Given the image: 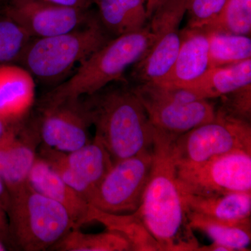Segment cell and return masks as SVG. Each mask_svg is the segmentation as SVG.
I'll return each mask as SVG.
<instances>
[{"instance_id":"5","label":"cell","mask_w":251,"mask_h":251,"mask_svg":"<svg viewBox=\"0 0 251 251\" xmlns=\"http://www.w3.org/2000/svg\"><path fill=\"white\" fill-rule=\"evenodd\" d=\"M9 194L8 229L20 250H50L75 229L67 209L36 191L29 183Z\"/></svg>"},{"instance_id":"16","label":"cell","mask_w":251,"mask_h":251,"mask_svg":"<svg viewBox=\"0 0 251 251\" xmlns=\"http://www.w3.org/2000/svg\"><path fill=\"white\" fill-rule=\"evenodd\" d=\"M28 183L36 191L64 206L72 219L75 229L92 222L91 205L69 186L41 157L37 156Z\"/></svg>"},{"instance_id":"11","label":"cell","mask_w":251,"mask_h":251,"mask_svg":"<svg viewBox=\"0 0 251 251\" xmlns=\"http://www.w3.org/2000/svg\"><path fill=\"white\" fill-rule=\"evenodd\" d=\"M38 156L44 158L87 203L113 165L110 153L95 138L70 152H62L41 145Z\"/></svg>"},{"instance_id":"12","label":"cell","mask_w":251,"mask_h":251,"mask_svg":"<svg viewBox=\"0 0 251 251\" xmlns=\"http://www.w3.org/2000/svg\"><path fill=\"white\" fill-rule=\"evenodd\" d=\"M37 118L41 144L46 148L70 152L92 141L90 114L82 97L57 103L40 104Z\"/></svg>"},{"instance_id":"26","label":"cell","mask_w":251,"mask_h":251,"mask_svg":"<svg viewBox=\"0 0 251 251\" xmlns=\"http://www.w3.org/2000/svg\"><path fill=\"white\" fill-rule=\"evenodd\" d=\"M31 37L0 11V64H16Z\"/></svg>"},{"instance_id":"34","label":"cell","mask_w":251,"mask_h":251,"mask_svg":"<svg viewBox=\"0 0 251 251\" xmlns=\"http://www.w3.org/2000/svg\"><path fill=\"white\" fill-rule=\"evenodd\" d=\"M145 1V2L146 3V4H148V3L150 2V0H144Z\"/></svg>"},{"instance_id":"27","label":"cell","mask_w":251,"mask_h":251,"mask_svg":"<svg viewBox=\"0 0 251 251\" xmlns=\"http://www.w3.org/2000/svg\"><path fill=\"white\" fill-rule=\"evenodd\" d=\"M226 0H186L188 27L202 28L212 22Z\"/></svg>"},{"instance_id":"21","label":"cell","mask_w":251,"mask_h":251,"mask_svg":"<svg viewBox=\"0 0 251 251\" xmlns=\"http://www.w3.org/2000/svg\"><path fill=\"white\" fill-rule=\"evenodd\" d=\"M188 224L193 230L201 231L212 242L224 244L234 251H249L251 241V221H226L186 211Z\"/></svg>"},{"instance_id":"22","label":"cell","mask_w":251,"mask_h":251,"mask_svg":"<svg viewBox=\"0 0 251 251\" xmlns=\"http://www.w3.org/2000/svg\"><path fill=\"white\" fill-rule=\"evenodd\" d=\"M57 251H133L129 241L120 232L107 229L97 234H86L80 229L71 230L50 249Z\"/></svg>"},{"instance_id":"13","label":"cell","mask_w":251,"mask_h":251,"mask_svg":"<svg viewBox=\"0 0 251 251\" xmlns=\"http://www.w3.org/2000/svg\"><path fill=\"white\" fill-rule=\"evenodd\" d=\"M0 11L31 38L58 35L72 31L93 15L90 9L59 6L44 0H0Z\"/></svg>"},{"instance_id":"1","label":"cell","mask_w":251,"mask_h":251,"mask_svg":"<svg viewBox=\"0 0 251 251\" xmlns=\"http://www.w3.org/2000/svg\"><path fill=\"white\" fill-rule=\"evenodd\" d=\"M154 128L153 162L143 201L134 212L160 251H197L199 242L188 224L175 175L172 142Z\"/></svg>"},{"instance_id":"23","label":"cell","mask_w":251,"mask_h":251,"mask_svg":"<svg viewBox=\"0 0 251 251\" xmlns=\"http://www.w3.org/2000/svg\"><path fill=\"white\" fill-rule=\"evenodd\" d=\"M90 218L92 222L97 221L103 224L107 229L123 234L131 244L133 251H159L156 242L148 233L134 213L131 214H108L92 206Z\"/></svg>"},{"instance_id":"17","label":"cell","mask_w":251,"mask_h":251,"mask_svg":"<svg viewBox=\"0 0 251 251\" xmlns=\"http://www.w3.org/2000/svg\"><path fill=\"white\" fill-rule=\"evenodd\" d=\"M181 45L166 80L160 84L177 86L194 80L209 68V36L202 28L181 31Z\"/></svg>"},{"instance_id":"30","label":"cell","mask_w":251,"mask_h":251,"mask_svg":"<svg viewBox=\"0 0 251 251\" xmlns=\"http://www.w3.org/2000/svg\"><path fill=\"white\" fill-rule=\"evenodd\" d=\"M44 1L59 5V6L79 8L82 9H90L92 4H94V0H44Z\"/></svg>"},{"instance_id":"25","label":"cell","mask_w":251,"mask_h":251,"mask_svg":"<svg viewBox=\"0 0 251 251\" xmlns=\"http://www.w3.org/2000/svg\"><path fill=\"white\" fill-rule=\"evenodd\" d=\"M202 29L207 33L250 35L251 0H226L215 19Z\"/></svg>"},{"instance_id":"8","label":"cell","mask_w":251,"mask_h":251,"mask_svg":"<svg viewBox=\"0 0 251 251\" xmlns=\"http://www.w3.org/2000/svg\"><path fill=\"white\" fill-rule=\"evenodd\" d=\"M175 163V162H174ZM181 193L201 196L251 191V152L234 151L191 164H175Z\"/></svg>"},{"instance_id":"4","label":"cell","mask_w":251,"mask_h":251,"mask_svg":"<svg viewBox=\"0 0 251 251\" xmlns=\"http://www.w3.org/2000/svg\"><path fill=\"white\" fill-rule=\"evenodd\" d=\"M98 16L58 35L31 38L16 64L42 82H53L110 40Z\"/></svg>"},{"instance_id":"2","label":"cell","mask_w":251,"mask_h":251,"mask_svg":"<svg viewBox=\"0 0 251 251\" xmlns=\"http://www.w3.org/2000/svg\"><path fill=\"white\" fill-rule=\"evenodd\" d=\"M82 98L95 128L94 138L113 163L152 149L154 128L133 87L106 86Z\"/></svg>"},{"instance_id":"18","label":"cell","mask_w":251,"mask_h":251,"mask_svg":"<svg viewBox=\"0 0 251 251\" xmlns=\"http://www.w3.org/2000/svg\"><path fill=\"white\" fill-rule=\"evenodd\" d=\"M249 84H251V58L231 65L209 68L194 80L174 87L187 89L198 98L209 100L223 97Z\"/></svg>"},{"instance_id":"29","label":"cell","mask_w":251,"mask_h":251,"mask_svg":"<svg viewBox=\"0 0 251 251\" xmlns=\"http://www.w3.org/2000/svg\"><path fill=\"white\" fill-rule=\"evenodd\" d=\"M9 202V194L4 181L0 178V229L6 227V211Z\"/></svg>"},{"instance_id":"7","label":"cell","mask_w":251,"mask_h":251,"mask_svg":"<svg viewBox=\"0 0 251 251\" xmlns=\"http://www.w3.org/2000/svg\"><path fill=\"white\" fill-rule=\"evenodd\" d=\"M251 152V122L216 110L211 122L190 130L172 142L175 164H191L234 151Z\"/></svg>"},{"instance_id":"9","label":"cell","mask_w":251,"mask_h":251,"mask_svg":"<svg viewBox=\"0 0 251 251\" xmlns=\"http://www.w3.org/2000/svg\"><path fill=\"white\" fill-rule=\"evenodd\" d=\"M152 162V149L114 162L88 204L108 214H133L143 201Z\"/></svg>"},{"instance_id":"32","label":"cell","mask_w":251,"mask_h":251,"mask_svg":"<svg viewBox=\"0 0 251 251\" xmlns=\"http://www.w3.org/2000/svg\"><path fill=\"white\" fill-rule=\"evenodd\" d=\"M9 126V125H8L0 117V138L4 134L5 132L7 130Z\"/></svg>"},{"instance_id":"31","label":"cell","mask_w":251,"mask_h":251,"mask_svg":"<svg viewBox=\"0 0 251 251\" xmlns=\"http://www.w3.org/2000/svg\"><path fill=\"white\" fill-rule=\"evenodd\" d=\"M166 1V0H150V2L146 4L147 11H148V14L149 18L151 17V14H152L153 11H154L155 9L161 4L162 2Z\"/></svg>"},{"instance_id":"3","label":"cell","mask_w":251,"mask_h":251,"mask_svg":"<svg viewBox=\"0 0 251 251\" xmlns=\"http://www.w3.org/2000/svg\"><path fill=\"white\" fill-rule=\"evenodd\" d=\"M153 41L150 26L110 39L81 63L69 80L46 93L40 104L57 103L92 95L109 84L121 80L128 67L143 58Z\"/></svg>"},{"instance_id":"20","label":"cell","mask_w":251,"mask_h":251,"mask_svg":"<svg viewBox=\"0 0 251 251\" xmlns=\"http://www.w3.org/2000/svg\"><path fill=\"white\" fill-rule=\"evenodd\" d=\"M94 4L102 25L115 37L140 30L150 19L144 0H94Z\"/></svg>"},{"instance_id":"19","label":"cell","mask_w":251,"mask_h":251,"mask_svg":"<svg viewBox=\"0 0 251 251\" xmlns=\"http://www.w3.org/2000/svg\"><path fill=\"white\" fill-rule=\"evenodd\" d=\"M181 194L186 211L226 221H241L251 216V191L210 196Z\"/></svg>"},{"instance_id":"24","label":"cell","mask_w":251,"mask_h":251,"mask_svg":"<svg viewBox=\"0 0 251 251\" xmlns=\"http://www.w3.org/2000/svg\"><path fill=\"white\" fill-rule=\"evenodd\" d=\"M207 34L209 68L231 65L251 58L250 36L214 32Z\"/></svg>"},{"instance_id":"6","label":"cell","mask_w":251,"mask_h":251,"mask_svg":"<svg viewBox=\"0 0 251 251\" xmlns=\"http://www.w3.org/2000/svg\"><path fill=\"white\" fill-rule=\"evenodd\" d=\"M133 90L153 128L176 138L216 116L214 104L198 98L187 89L143 82Z\"/></svg>"},{"instance_id":"15","label":"cell","mask_w":251,"mask_h":251,"mask_svg":"<svg viewBox=\"0 0 251 251\" xmlns=\"http://www.w3.org/2000/svg\"><path fill=\"white\" fill-rule=\"evenodd\" d=\"M34 77L17 64H0V117L8 125L27 118L35 103Z\"/></svg>"},{"instance_id":"33","label":"cell","mask_w":251,"mask_h":251,"mask_svg":"<svg viewBox=\"0 0 251 251\" xmlns=\"http://www.w3.org/2000/svg\"><path fill=\"white\" fill-rule=\"evenodd\" d=\"M4 246H3V244H1V242H0V251H4Z\"/></svg>"},{"instance_id":"28","label":"cell","mask_w":251,"mask_h":251,"mask_svg":"<svg viewBox=\"0 0 251 251\" xmlns=\"http://www.w3.org/2000/svg\"><path fill=\"white\" fill-rule=\"evenodd\" d=\"M223 109L231 116L251 122V84L244 86L221 97Z\"/></svg>"},{"instance_id":"10","label":"cell","mask_w":251,"mask_h":251,"mask_svg":"<svg viewBox=\"0 0 251 251\" xmlns=\"http://www.w3.org/2000/svg\"><path fill=\"white\" fill-rule=\"evenodd\" d=\"M186 13V0H166L153 11L151 47L134 64L133 76L143 82L161 83L169 75L181 45L180 24Z\"/></svg>"},{"instance_id":"14","label":"cell","mask_w":251,"mask_h":251,"mask_svg":"<svg viewBox=\"0 0 251 251\" xmlns=\"http://www.w3.org/2000/svg\"><path fill=\"white\" fill-rule=\"evenodd\" d=\"M41 143L36 117L9 125L0 138V178L9 193L28 182Z\"/></svg>"}]
</instances>
